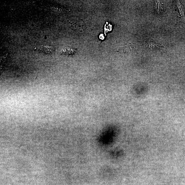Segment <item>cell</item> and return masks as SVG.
I'll return each mask as SVG.
<instances>
[{"label": "cell", "instance_id": "6da1fadb", "mask_svg": "<svg viewBox=\"0 0 185 185\" xmlns=\"http://www.w3.org/2000/svg\"><path fill=\"white\" fill-rule=\"evenodd\" d=\"M118 131L116 126L111 125L106 127L99 136L98 142L100 144L103 145L111 144L116 137Z\"/></svg>", "mask_w": 185, "mask_h": 185}, {"label": "cell", "instance_id": "7a4b0ae2", "mask_svg": "<svg viewBox=\"0 0 185 185\" xmlns=\"http://www.w3.org/2000/svg\"><path fill=\"white\" fill-rule=\"evenodd\" d=\"M139 47L137 45L134 44H129L126 46L121 48L118 50L120 52L123 53H128L134 52L138 49Z\"/></svg>", "mask_w": 185, "mask_h": 185}, {"label": "cell", "instance_id": "3957f363", "mask_svg": "<svg viewBox=\"0 0 185 185\" xmlns=\"http://www.w3.org/2000/svg\"><path fill=\"white\" fill-rule=\"evenodd\" d=\"M35 49L38 52L46 54H50L54 52V47L50 46H39L35 48Z\"/></svg>", "mask_w": 185, "mask_h": 185}, {"label": "cell", "instance_id": "277c9868", "mask_svg": "<svg viewBox=\"0 0 185 185\" xmlns=\"http://www.w3.org/2000/svg\"><path fill=\"white\" fill-rule=\"evenodd\" d=\"M146 46L147 47L151 50H156L164 47L163 45L153 41H147L146 43Z\"/></svg>", "mask_w": 185, "mask_h": 185}, {"label": "cell", "instance_id": "5b68a950", "mask_svg": "<svg viewBox=\"0 0 185 185\" xmlns=\"http://www.w3.org/2000/svg\"><path fill=\"white\" fill-rule=\"evenodd\" d=\"M76 52V50L75 49L67 47L65 48L64 49L62 50L61 52V54L71 55V54H75Z\"/></svg>", "mask_w": 185, "mask_h": 185}, {"label": "cell", "instance_id": "8992f818", "mask_svg": "<svg viewBox=\"0 0 185 185\" xmlns=\"http://www.w3.org/2000/svg\"><path fill=\"white\" fill-rule=\"evenodd\" d=\"M177 5L178 6V7L179 8V10L180 11L181 17H184V7L183 5H182V4L179 1H177Z\"/></svg>", "mask_w": 185, "mask_h": 185}, {"label": "cell", "instance_id": "52a82bcc", "mask_svg": "<svg viewBox=\"0 0 185 185\" xmlns=\"http://www.w3.org/2000/svg\"><path fill=\"white\" fill-rule=\"evenodd\" d=\"M113 154V156H119L120 155V154H121V153L119 151H113V153H112Z\"/></svg>", "mask_w": 185, "mask_h": 185}]
</instances>
